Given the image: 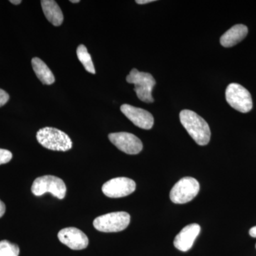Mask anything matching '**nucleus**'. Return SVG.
I'll list each match as a JSON object with an SVG mask.
<instances>
[{"label": "nucleus", "instance_id": "0eeeda50", "mask_svg": "<svg viewBox=\"0 0 256 256\" xmlns=\"http://www.w3.org/2000/svg\"><path fill=\"white\" fill-rule=\"evenodd\" d=\"M226 99L235 110L246 114L252 110V101L250 92L238 84H229L226 90Z\"/></svg>", "mask_w": 256, "mask_h": 256}, {"label": "nucleus", "instance_id": "ddd939ff", "mask_svg": "<svg viewBox=\"0 0 256 256\" xmlns=\"http://www.w3.org/2000/svg\"><path fill=\"white\" fill-rule=\"evenodd\" d=\"M248 30L245 25H234L220 37V44L226 48L235 46L246 38L248 34Z\"/></svg>", "mask_w": 256, "mask_h": 256}, {"label": "nucleus", "instance_id": "5701e85b", "mask_svg": "<svg viewBox=\"0 0 256 256\" xmlns=\"http://www.w3.org/2000/svg\"><path fill=\"white\" fill-rule=\"evenodd\" d=\"M10 2L13 4H20V3H22L21 0H10Z\"/></svg>", "mask_w": 256, "mask_h": 256}, {"label": "nucleus", "instance_id": "1a4fd4ad", "mask_svg": "<svg viewBox=\"0 0 256 256\" xmlns=\"http://www.w3.org/2000/svg\"><path fill=\"white\" fill-rule=\"evenodd\" d=\"M109 140L120 150L128 154H139L142 151V141L131 133L121 132L110 133Z\"/></svg>", "mask_w": 256, "mask_h": 256}, {"label": "nucleus", "instance_id": "f03ea898", "mask_svg": "<svg viewBox=\"0 0 256 256\" xmlns=\"http://www.w3.org/2000/svg\"><path fill=\"white\" fill-rule=\"evenodd\" d=\"M36 139L41 146L50 150L66 152L73 146L68 134L56 128H42L36 133Z\"/></svg>", "mask_w": 256, "mask_h": 256}, {"label": "nucleus", "instance_id": "9d476101", "mask_svg": "<svg viewBox=\"0 0 256 256\" xmlns=\"http://www.w3.org/2000/svg\"><path fill=\"white\" fill-rule=\"evenodd\" d=\"M58 240L72 250L85 249L88 246V238L84 232L75 227H68L60 230Z\"/></svg>", "mask_w": 256, "mask_h": 256}, {"label": "nucleus", "instance_id": "7ed1b4c3", "mask_svg": "<svg viewBox=\"0 0 256 256\" xmlns=\"http://www.w3.org/2000/svg\"><path fill=\"white\" fill-rule=\"evenodd\" d=\"M126 80L129 84H134V92L140 100L148 104L154 102L152 92L156 86V80L150 74L133 68L126 77Z\"/></svg>", "mask_w": 256, "mask_h": 256}, {"label": "nucleus", "instance_id": "393cba45", "mask_svg": "<svg viewBox=\"0 0 256 256\" xmlns=\"http://www.w3.org/2000/svg\"></svg>", "mask_w": 256, "mask_h": 256}, {"label": "nucleus", "instance_id": "39448f33", "mask_svg": "<svg viewBox=\"0 0 256 256\" xmlns=\"http://www.w3.org/2000/svg\"><path fill=\"white\" fill-rule=\"evenodd\" d=\"M32 192L35 196H40L50 193L54 196L63 200L66 194V186L62 178L52 175H45L34 180Z\"/></svg>", "mask_w": 256, "mask_h": 256}, {"label": "nucleus", "instance_id": "423d86ee", "mask_svg": "<svg viewBox=\"0 0 256 256\" xmlns=\"http://www.w3.org/2000/svg\"><path fill=\"white\" fill-rule=\"evenodd\" d=\"M200 190V183L196 178L186 176L181 178L172 188L170 200L178 204L188 203L196 196Z\"/></svg>", "mask_w": 256, "mask_h": 256}, {"label": "nucleus", "instance_id": "b1692460", "mask_svg": "<svg viewBox=\"0 0 256 256\" xmlns=\"http://www.w3.org/2000/svg\"><path fill=\"white\" fill-rule=\"evenodd\" d=\"M70 2L72 3H79L80 2V0H70Z\"/></svg>", "mask_w": 256, "mask_h": 256}, {"label": "nucleus", "instance_id": "a211bd4d", "mask_svg": "<svg viewBox=\"0 0 256 256\" xmlns=\"http://www.w3.org/2000/svg\"><path fill=\"white\" fill-rule=\"evenodd\" d=\"M12 158V154L11 152L6 150L0 149V164L9 162Z\"/></svg>", "mask_w": 256, "mask_h": 256}, {"label": "nucleus", "instance_id": "dca6fc26", "mask_svg": "<svg viewBox=\"0 0 256 256\" xmlns=\"http://www.w3.org/2000/svg\"><path fill=\"white\" fill-rule=\"evenodd\" d=\"M76 53L78 60L82 64L86 70L89 72V73L95 74V67H94L92 56H90V54L88 52L86 47L82 44L80 45V46H78V48H77Z\"/></svg>", "mask_w": 256, "mask_h": 256}, {"label": "nucleus", "instance_id": "6e6552de", "mask_svg": "<svg viewBox=\"0 0 256 256\" xmlns=\"http://www.w3.org/2000/svg\"><path fill=\"white\" fill-rule=\"evenodd\" d=\"M136 184L131 178H117L109 180L102 186V192L110 198H121L131 194L136 190Z\"/></svg>", "mask_w": 256, "mask_h": 256}, {"label": "nucleus", "instance_id": "f3484780", "mask_svg": "<svg viewBox=\"0 0 256 256\" xmlns=\"http://www.w3.org/2000/svg\"><path fill=\"white\" fill-rule=\"evenodd\" d=\"M20 248L8 240L0 242V256H18Z\"/></svg>", "mask_w": 256, "mask_h": 256}, {"label": "nucleus", "instance_id": "9b49d317", "mask_svg": "<svg viewBox=\"0 0 256 256\" xmlns=\"http://www.w3.org/2000/svg\"><path fill=\"white\" fill-rule=\"evenodd\" d=\"M121 112L128 118L134 126L144 130H150L154 126V118L150 112L144 109L124 104L120 107Z\"/></svg>", "mask_w": 256, "mask_h": 256}, {"label": "nucleus", "instance_id": "f8f14e48", "mask_svg": "<svg viewBox=\"0 0 256 256\" xmlns=\"http://www.w3.org/2000/svg\"><path fill=\"white\" fill-rule=\"evenodd\" d=\"M200 230L201 227L198 224H192L186 226L175 237L174 247L181 252H188L193 246L194 242L200 235Z\"/></svg>", "mask_w": 256, "mask_h": 256}, {"label": "nucleus", "instance_id": "20e7f679", "mask_svg": "<svg viewBox=\"0 0 256 256\" xmlns=\"http://www.w3.org/2000/svg\"><path fill=\"white\" fill-rule=\"evenodd\" d=\"M130 222V216L127 212H118L97 217L94 222L96 230L104 233H114L124 230Z\"/></svg>", "mask_w": 256, "mask_h": 256}, {"label": "nucleus", "instance_id": "aec40b11", "mask_svg": "<svg viewBox=\"0 0 256 256\" xmlns=\"http://www.w3.org/2000/svg\"><path fill=\"white\" fill-rule=\"evenodd\" d=\"M5 210H6V206H5L4 202H2L0 200V218L4 216Z\"/></svg>", "mask_w": 256, "mask_h": 256}, {"label": "nucleus", "instance_id": "412c9836", "mask_svg": "<svg viewBox=\"0 0 256 256\" xmlns=\"http://www.w3.org/2000/svg\"><path fill=\"white\" fill-rule=\"evenodd\" d=\"M153 2H154V0H137L136 3L139 4H148V3Z\"/></svg>", "mask_w": 256, "mask_h": 256}, {"label": "nucleus", "instance_id": "6ab92c4d", "mask_svg": "<svg viewBox=\"0 0 256 256\" xmlns=\"http://www.w3.org/2000/svg\"><path fill=\"white\" fill-rule=\"evenodd\" d=\"M10 99L9 94L2 89H0V107L4 106Z\"/></svg>", "mask_w": 256, "mask_h": 256}, {"label": "nucleus", "instance_id": "f257e3e1", "mask_svg": "<svg viewBox=\"0 0 256 256\" xmlns=\"http://www.w3.org/2000/svg\"><path fill=\"white\" fill-rule=\"evenodd\" d=\"M180 118L184 128L198 146H206L210 142V126L201 116L194 111L184 110L180 112Z\"/></svg>", "mask_w": 256, "mask_h": 256}, {"label": "nucleus", "instance_id": "4be33fe9", "mask_svg": "<svg viewBox=\"0 0 256 256\" xmlns=\"http://www.w3.org/2000/svg\"><path fill=\"white\" fill-rule=\"evenodd\" d=\"M249 234H250V236L252 237V238H256V226L250 229Z\"/></svg>", "mask_w": 256, "mask_h": 256}, {"label": "nucleus", "instance_id": "4468645a", "mask_svg": "<svg viewBox=\"0 0 256 256\" xmlns=\"http://www.w3.org/2000/svg\"><path fill=\"white\" fill-rule=\"evenodd\" d=\"M41 3L44 14L48 22L54 26L62 25L64 22V14L56 2L54 0H42Z\"/></svg>", "mask_w": 256, "mask_h": 256}, {"label": "nucleus", "instance_id": "2eb2a0df", "mask_svg": "<svg viewBox=\"0 0 256 256\" xmlns=\"http://www.w3.org/2000/svg\"><path fill=\"white\" fill-rule=\"evenodd\" d=\"M32 68L37 78L45 85H52L55 82V77L46 64L40 58L35 57L32 60Z\"/></svg>", "mask_w": 256, "mask_h": 256}]
</instances>
